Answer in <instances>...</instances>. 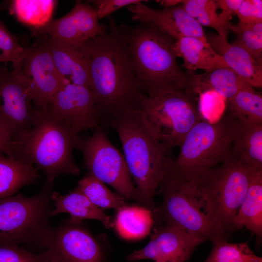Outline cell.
Returning <instances> with one entry per match:
<instances>
[{
	"mask_svg": "<svg viewBox=\"0 0 262 262\" xmlns=\"http://www.w3.org/2000/svg\"><path fill=\"white\" fill-rule=\"evenodd\" d=\"M91 136H79L75 148L83 154L88 174L106 183L126 199L136 200V190L125 159L101 127Z\"/></svg>",
	"mask_w": 262,
	"mask_h": 262,
	"instance_id": "30bf717a",
	"label": "cell"
},
{
	"mask_svg": "<svg viewBox=\"0 0 262 262\" xmlns=\"http://www.w3.org/2000/svg\"><path fill=\"white\" fill-rule=\"evenodd\" d=\"M182 0H156L160 3L165 9L171 8L176 7L183 3Z\"/></svg>",
	"mask_w": 262,
	"mask_h": 262,
	"instance_id": "ab89813d",
	"label": "cell"
},
{
	"mask_svg": "<svg viewBox=\"0 0 262 262\" xmlns=\"http://www.w3.org/2000/svg\"><path fill=\"white\" fill-rule=\"evenodd\" d=\"M184 10L202 27L213 28L222 38L227 39L229 29L222 22L216 0H185L182 3Z\"/></svg>",
	"mask_w": 262,
	"mask_h": 262,
	"instance_id": "f546056e",
	"label": "cell"
},
{
	"mask_svg": "<svg viewBox=\"0 0 262 262\" xmlns=\"http://www.w3.org/2000/svg\"><path fill=\"white\" fill-rule=\"evenodd\" d=\"M161 204L152 213L153 223L177 227L212 243L229 235L208 214L194 179H183L168 170L160 186Z\"/></svg>",
	"mask_w": 262,
	"mask_h": 262,
	"instance_id": "8992f818",
	"label": "cell"
},
{
	"mask_svg": "<svg viewBox=\"0 0 262 262\" xmlns=\"http://www.w3.org/2000/svg\"><path fill=\"white\" fill-rule=\"evenodd\" d=\"M236 15L243 24L262 23V0H243Z\"/></svg>",
	"mask_w": 262,
	"mask_h": 262,
	"instance_id": "d590c367",
	"label": "cell"
},
{
	"mask_svg": "<svg viewBox=\"0 0 262 262\" xmlns=\"http://www.w3.org/2000/svg\"><path fill=\"white\" fill-rule=\"evenodd\" d=\"M206 37L212 49L223 58L229 68L252 87H262V57L229 43L218 34L208 33Z\"/></svg>",
	"mask_w": 262,
	"mask_h": 262,
	"instance_id": "ac0fdd59",
	"label": "cell"
},
{
	"mask_svg": "<svg viewBox=\"0 0 262 262\" xmlns=\"http://www.w3.org/2000/svg\"><path fill=\"white\" fill-rule=\"evenodd\" d=\"M120 27L128 46L132 69L147 96L192 93L193 72H184L180 67L175 51L176 40L149 23L131 26L121 24Z\"/></svg>",
	"mask_w": 262,
	"mask_h": 262,
	"instance_id": "3957f363",
	"label": "cell"
},
{
	"mask_svg": "<svg viewBox=\"0 0 262 262\" xmlns=\"http://www.w3.org/2000/svg\"><path fill=\"white\" fill-rule=\"evenodd\" d=\"M243 0H218V7L221 10L219 14L223 23L229 29L230 20L233 15H236L238 8Z\"/></svg>",
	"mask_w": 262,
	"mask_h": 262,
	"instance_id": "74e56055",
	"label": "cell"
},
{
	"mask_svg": "<svg viewBox=\"0 0 262 262\" xmlns=\"http://www.w3.org/2000/svg\"><path fill=\"white\" fill-rule=\"evenodd\" d=\"M90 88L101 123L114 114L138 107L146 95L132 69L128 46L115 20L108 18L106 31L91 40Z\"/></svg>",
	"mask_w": 262,
	"mask_h": 262,
	"instance_id": "6da1fadb",
	"label": "cell"
},
{
	"mask_svg": "<svg viewBox=\"0 0 262 262\" xmlns=\"http://www.w3.org/2000/svg\"><path fill=\"white\" fill-rule=\"evenodd\" d=\"M198 96V108L204 118L210 113L220 114L224 112L227 100L217 92L209 90L199 94Z\"/></svg>",
	"mask_w": 262,
	"mask_h": 262,
	"instance_id": "e575fe53",
	"label": "cell"
},
{
	"mask_svg": "<svg viewBox=\"0 0 262 262\" xmlns=\"http://www.w3.org/2000/svg\"><path fill=\"white\" fill-rule=\"evenodd\" d=\"M106 123L119 136L135 184V200L148 209H153L156 190L174 160L172 147L156 135L139 107L118 112Z\"/></svg>",
	"mask_w": 262,
	"mask_h": 262,
	"instance_id": "7a4b0ae2",
	"label": "cell"
},
{
	"mask_svg": "<svg viewBox=\"0 0 262 262\" xmlns=\"http://www.w3.org/2000/svg\"><path fill=\"white\" fill-rule=\"evenodd\" d=\"M47 252V257L44 262H56L55 260H54L49 255L48 252Z\"/></svg>",
	"mask_w": 262,
	"mask_h": 262,
	"instance_id": "60d3db41",
	"label": "cell"
},
{
	"mask_svg": "<svg viewBox=\"0 0 262 262\" xmlns=\"http://www.w3.org/2000/svg\"><path fill=\"white\" fill-rule=\"evenodd\" d=\"M91 202L101 210H119L126 205V198L118 193L109 190L104 183L87 174L77 186Z\"/></svg>",
	"mask_w": 262,
	"mask_h": 262,
	"instance_id": "f1b7e54d",
	"label": "cell"
},
{
	"mask_svg": "<svg viewBox=\"0 0 262 262\" xmlns=\"http://www.w3.org/2000/svg\"><path fill=\"white\" fill-rule=\"evenodd\" d=\"M26 45H21L18 38L11 33L0 20V63H11L12 68L17 67L25 52Z\"/></svg>",
	"mask_w": 262,
	"mask_h": 262,
	"instance_id": "d6a6232c",
	"label": "cell"
},
{
	"mask_svg": "<svg viewBox=\"0 0 262 262\" xmlns=\"http://www.w3.org/2000/svg\"><path fill=\"white\" fill-rule=\"evenodd\" d=\"M90 41L80 46L74 47L63 45L49 39L50 53L61 77L68 83L84 86L91 89Z\"/></svg>",
	"mask_w": 262,
	"mask_h": 262,
	"instance_id": "d6986e66",
	"label": "cell"
},
{
	"mask_svg": "<svg viewBox=\"0 0 262 262\" xmlns=\"http://www.w3.org/2000/svg\"><path fill=\"white\" fill-rule=\"evenodd\" d=\"M78 137L42 110L35 125L15 144L16 158L35 165L52 181L61 175H78L73 149Z\"/></svg>",
	"mask_w": 262,
	"mask_h": 262,
	"instance_id": "277c9868",
	"label": "cell"
},
{
	"mask_svg": "<svg viewBox=\"0 0 262 262\" xmlns=\"http://www.w3.org/2000/svg\"><path fill=\"white\" fill-rule=\"evenodd\" d=\"M47 109L52 117L76 135L100 127V116L94 94L84 86L64 85L54 95Z\"/></svg>",
	"mask_w": 262,
	"mask_h": 262,
	"instance_id": "4fadbf2b",
	"label": "cell"
},
{
	"mask_svg": "<svg viewBox=\"0 0 262 262\" xmlns=\"http://www.w3.org/2000/svg\"><path fill=\"white\" fill-rule=\"evenodd\" d=\"M153 224L151 211L144 207L128 206L117 210L115 228L121 236L138 239L147 235Z\"/></svg>",
	"mask_w": 262,
	"mask_h": 262,
	"instance_id": "4316f807",
	"label": "cell"
},
{
	"mask_svg": "<svg viewBox=\"0 0 262 262\" xmlns=\"http://www.w3.org/2000/svg\"><path fill=\"white\" fill-rule=\"evenodd\" d=\"M229 157L245 164L262 168V123L236 120Z\"/></svg>",
	"mask_w": 262,
	"mask_h": 262,
	"instance_id": "ffe728a7",
	"label": "cell"
},
{
	"mask_svg": "<svg viewBox=\"0 0 262 262\" xmlns=\"http://www.w3.org/2000/svg\"><path fill=\"white\" fill-rule=\"evenodd\" d=\"M205 240L177 227L157 225L149 242L127 257L129 261L151 260L155 262H185L196 246Z\"/></svg>",
	"mask_w": 262,
	"mask_h": 262,
	"instance_id": "9a60e30c",
	"label": "cell"
},
{
	"mask_svg": "<svg viewBox=\"0 0 262 262\" xmlns=\"http://www.w3.org/2000/svg\"><path fill=\"white\" fill-rule=\"evenodd\" d=\"M47 252L34 253L22 247L0 243V262H44Z\"/></svg>",
	"mask_w": 262,
	"mask_h": 262,
	"instance_id": "836d02e7",
	"label": "cell"
},
{
	"mask_svg": "<svg viewBox=\"0 0 262 262\" xmlns=\"http://www.w3.org/2000/svg\"><path fill=\"white\" fill-rule=\"evenodd\" d=\"M235 230L245 227L258 240L262 236V169L252 180L233 220Z\"/></svg>",
	"mask_w": 262,
	"mask_h": 262,
	"instance_id": "cb8c5ba5",
	"label": "cell"
},
{
	"mask_svg": "<svg viewBox=\"0 0 262 262\" xmlns=\"http://www.w3.org/2000/svg\"><path fill=\"white\" fill-rule=\"evenodd\" d=\"M35 40L26 45L25 52L17 70L24 81L34 107L47 108L56 93L68 83L58 72L52 57L48 36L43 32L33 34Z\"/></svg>",
	"mask_w": 262,
	"mask_h": 262,
	"instance_id": "8fae6325",
	"label": "cell"
},
{
	"mask_svg": "<svg viewBox=\"0 0 262 262\" xmlns=\"http://www.w3.org/2000/svg\"><path fill=\"white\" fill-rule=\"evenodd\" d=\"M0 153L15 158L16 151L14 143L10 140L0 121Z\"/></svg>",
	"mask_w": 262,
	"mask_h": 262,
	"instance_id": "f35d334b",
	"label": "cell"
},
{
	"mask_svg": "<svg viewBox=\"0 0 262 262\" xmlns=\"http://www.w3.org/2000/svg\"><path fill=\"white\" fill-rule=\"evenodd\" d=\"M247 243L231 244L226 240L213 242L210 255L203 262H262Z\"/></svg>",
	"mask_w": 262,
	"mask_h": 262,
	"instance_id": "4dcf8cb0",
	"label": "cell"
},
{
	"mask_svg": "<svg viewBox=\"0 0 262 262\" xmlns=\"http://www.w3.org/2000/svg\"><path fill=\"white\" fill-rule=\"evenodd\" d=\"M51 200L55 206L51 211V216L67 213L70 215L69 219L74 222L90 219L100 221L107 229L113 226L110 217L94 205L78 186L64 195L53 191Z\"/></svg>",
	"mask_w": 262,
	"mask_h": 262,
	"instance_id": "44dd1931",
	"label": "cell"
},
{
	"mask_svg": "<svg viewBox=\"0 0 262 262\" xmlns=\"http://www.w3.org/2000/svg\"><path fill=\"white\" fill-rule=\"evenodd\" d=\"M107 26L100 24L95 10L89 2L76 1L72 9L63 17L51 21L41 30L54 42L78 47L103 34Z\"/></svg>",
	"mask_w": 262,
	"mask_h": 262,
	"instance_id": "2e32d148",
	"label": "cell"
},
{
	"mask_svg": "<svg viewBox=\"0 0 262 262\" xmlns=\"http://www.w3.org/2000/svg\"><path fill=\"white\" fill-rule=\"evenodd\" d=\"M39 177L38 169L33 165L0 153V199L12 196Z\"/></svg>",
	"mask_w": 262,
	"mask_h": 262,
	"instance_id": "d4e9b609",
	"label": "cell"
},
{
	"mask_svg": "<svg viewBox=\"0 0 262 262\" xmlns=\"http://www.w3.org/2000/svg\"><path fill=\"white\" fill-rule=\"evenodd\" d=\"M127 8L132 13V20L151 23L176 40L189 36L209 44L202 27L184 10L182 3L173 8L159 10L140 2L131 4Z\"/></svg>",
	"mask_w": 262,
	"mask_h": 262,
	"instance_id": "e0dca14e",
	"label": "cell"
},
{
	"mask_svg": "<svg viewBox=\"0 0 262 262\" xmlns=\"http://www.w3.org/2000/svg\"><path fill=\"white\" fill-rule=\"evenodd\" d=\"M249 85H250L229 68L220 67L202 74L193 72L191 90L196 96L207 91L213 90L228 101L240 90Z\"/></svg>",
	"mask_w": 262,
	"mask_h": 262,
	"instance_id": "603a6c76",
	"label": "cell"
},
{
	"mask_svg": "<svg viewBox=\"0 0 262 262\" xmlns=\"http://www.w3.org/2000/svg\"><path fill=\"white\" fill-rule=\"evenodd\" d=\"M54 181L48 179L40 191L0 199V243L44 251L50 225L51 196Z\"/></svg>",
	"mask_w": 262,
	"mask_h": 262,
	"instance_id": "52a82bcc",
	"label": "cell"
},
{
	"mask_svg": "<svg viewBox=\"0 0 262 262\" xmlns=\"http://www.w3.org/2000/svg\"><path fill=\"white\" fill-rule=\"evenodd\" d=\"M196 100V95L188 92L144 95L138 107L156 135L172 148L180 147L192 128L204 119Z\"/></svg>",
	"mask_w": 262,
	"mask_h": 262,
	"instance_id": "9c48e42d",
	"label": "cell"
},
{
	"mask_svg": "<svg viewBox=\"0 0 262 262\" xmlns=\"http://www.w3.org/2000/svg\"><path fill=\"white\" fill-rule=\"evenodd\" d=\"M175 51L177 57L183 60L187 71L203 69L210 72L216 68L228 67L223 58L209 44L193 37H183L176 41Z\"/></svg>",
	"mask_w": 262,
	"mask_h": 262,
	"instance_id": "7402d4cb",
	"label": "cell"
},
{
	"mask_svg": "<svg viewBox=\"0 0 262 262\" xmlns=\"http://www.w3.org/2000/svg\"><path fill=\"white\" fill-rule=\"evenodd\" d=\"M262 169L229 157L194 179L208 214L229 235L235 230L233 220L252 180Z\"/></svg>",
	"mask_w": 262,
	"mask_h": 262,
	"instance_id": "5b68a950",
	"label": "cell"
},
{
	"mask_svg": "<svg viewBox=\"0 0 262 262\" xmlns=\"http://www.w3.org/2000/svg\"><path fill=\"white\" fill-rule=\"evenodd\" d=\"M44 250L56 262H103L98 242L82 224L68 221L51 228Z\"/></svg>",
	"mask_w": 262,
	"mask_h": 262,
	"instance_id": "5bb4252c",
	"label": "cell"
},
{
	"mask_svg": "<svg viewBox=\"0 0 262 262\" xmlns=\"http://www.w3.org/2000/svg\"><path fill=\"white\" fill-rule=\"evenodd\" d=\"M27 86L16 69L0 66V121L10 140L17 142L38 120Z\"/></svg>",
	"mask_w": 262,
	"mask_h": 262,
	"instance_id": "7c38bea8",
	"label": "cell"
},
{
	"mask_svg": "<svg viewBox=\"0 0 262 262\" xmlns=\"http://www.w3.org/2000/svg\"><path fill=\"white\" fill-rule=\"evenodd\" d=\"M57 2L53 0H14L9 1L7 6L10 14L31 27L33 33L51 21Z\"/></svg>",
	"mask_w": 262,
	"mask_h": 262,
	"instance_id": "484cf974",
	"label": "cell"
},
{
	"mask_svg": "<svg viewBox=\"0 0 262 262\" xmlns=\"http://www.w3.org/2000/svg\"><path fill=\"white\" fill-rule=\"evenodd\" d=\"M229 29L236 35L232 43L262 57V23L247 24L239 22L234 25L230 23Z\"/></svg>",
	"mask_w": 262,
	"mask_h": 262,
	"instance_id": "1f68e13d",
	"label": "cell"
},
{
	"mask_svg": "<svg viewBox=\"0 0 262 262\" xmlns=\"http://www.w3.org/2000/svg\"><path fill=\"white\" fill-rule=\"evenodd\" d=\"M228 113L237 120L262 123V97L251 85L227 101Z\"/></svg>",
	"mask_w": 262,
	"mask_h": 262,
	"instance_id": "83f0119b",
	"label": "cell"
},
{
	"mask_svg": "<svg viewBox=\"0 0 262 262\" xmlns=\"http://www.w3.org/2000/svg\"><path fill=\"white\" fill-rule=\"evenodd\" d=\"M98 19H100L109 16L120 8L131 4L147 1L141 0H95L91 1Z\"/></svg>",
	"mask_w": 262,
	"mask_h": 262,
	"instance_id": "8d00e7d4",
	"label": "cell"
},
{
	"mask_svg": "<svg viewBox=\"0 0 262 262\" xmlns=\"http://www.w3.org/2000/svg\"><path fill=\"white\" fill-rule=\"evenodd\" d=\"M236 119L229 113L216 123L202 119L196 124L182 140L178 157L170 168L187 180L195 179L225 161Z\"/></svg>",
	"mask_w": 262,
	"mask_h": 262,
	"instance_id": "ba28073f",
	"label": "cell"
}]
</instances>
